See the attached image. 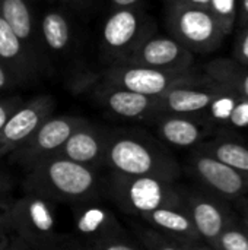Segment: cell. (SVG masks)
<instances>
[{
  "mask_svg": "<svg viewBox=\"0 0 248 250\" xmlns=\"http://www.w3.org/2000/svg\"><path fill=\"white\" fill-rule=\"evenodd\" d=\"M104 167L110 171L178 182L181 167L174 155L149 133L137 129L108 130Z\"/></svg>",
  "mask_w": 248,
  "mask_h": 250,
  "instance_id": "6da1fadb",
  "label": "cell"
},
{
  "mask_svg": "<svg viewBox=\"0 0 248 250\" xmlns=\"http://www.w3.org/2000/svg\"><path fill=\"white\" fill-rule=\"evenodd\" d=\"M25 192L48 201L79 205L98 201L105 190L98 168H92L63 157L53 155L26 170Z\"/></svg>",
  "mask_w": 248,
  "mask_h": 250,
  "instance_id": "7a4b0ae2",
  "label": "cell"
},
{
  "mask_svg": "<svg viewBox=\"0 0 248 250\" xmlns=\"http://www.w3.org/2000/svg\"><path fill=\"white\" fill-rule=\"evenodd\" d=\"M105 193L120 211L133 218L159 208H184L180 185L153 177H133L110 171Z\"/></svg>",
  "mask_w": 248,
  "mask_h": 250,
  "instance_id": "3957f363",
  "label": "cell"
},
{
  "mask_svg": "<svg viewBox=\"0 0 248 250\" xmlns=\"http://www.w3.org/2000/svg\"><path fill=\"white\" fill-rule=\"evenodd\" d=\"M102 81L139 92L149 97H161L178 86H213L215 82L203 72L190 70H165L136 64L113 63L102 72Z\"/></svg>",
  "mask_w": 248,
  "mask_h": 250,
  "instance_id": "277c9868",
  "label": "cell"
},
{
  "mask_svg": "<svg viewBox=\"0 0 248 250\" xmlns=\"http://www.w3.org/2000/svg\"><path fill=\"white\" fill-rule=\"evenodd\" d=\"M165 22L171 37L193 54L213 53L227 38L208 7L167 1Z\"/></svg>",
  "mask_w": 248,
  "mask_h": 250,
  "instance_id": "5b68a950",
  "label": "cell"
},
{
  "mask_svg": "<svg viewBox=\"0 0 248 250\" xmlns=\"http://www.w3.org/2000/svg\"><path fill=\"white\" fill-rule=\"evenodd\" d=\"M9 231L32 250H45L58 236L56 233L53 202L39 195L25 192L12 202Z\"/></svg>",
  "mask_w": 248,
  "mask_h": 250,
  "instance_id": "8992f818",
  "label": "cell"
},
{
  "mask_svg": "<svg viewBox=\"0 0 248 250\" xmlns=\"http://www.w3.org/2000/svg\"><path fill=\"white\" fill-rule=\"evenodd\" d=\"M155 29V22L137 6L113 9L102 25V47L117 63Z\"/></svg>",
  "mask_w": 248,
  "mask_h": 250,
  "instance_id": "52a82bcc",
  "label": "cell"
},
{
  "mask_svg": "<svg viewBox=\"0 0 248 250\" xmlns=\"http://www.w3.org/2000/svg\"><path fill=\"white\" fill-rule=\"evenodd\" d=\"M187 171L197 182L199 188L227 202H240L248 198V177L197 146L189 155Z\"/></svg>",
  "mask_w": 248,
  "mask_h": 250,
  "instance_id": "ba28073f",
  "label": "cell"
},
{
  "mask_svg": "<svg viewBox=\"0 0 248 250\" xmlns=\"http://www.w3.org/2000/svg\"><path fill=\"white\" fill-rule=\"evenodd\" d=\"M86 119L79 116H50L9 157L15 164L29 170L35 164L57 154L67 138Z\"/></svg>",
  "mask_w": 248,
  "mask_h": 250,
  "instance_id": "9c48e42d",
  "label": "cell"
},
{
  "mask_svg": "<svg viewBox=\"0 0 248 250\" xmlns=\"http://www.w3.org/2000/svg\"><path fill=\"white\" fill-rule=\"evenodd\" d=\"M180 190L183 207L202 242L216 249L222 230L235 214L227 205V201L202 188L180 186Z\"/></svg>",
  "mask_w": 248,
  "mask_h": 250,
  "instance_id": "30bf717a",
  "label": "cell"
},
{
  "mask_svg": "<svg viewBox=\"0 0 248 250\" xmlns=\"http://www.w3.org/2000/svg\"><path fill=\"white\" fill-rule=\"evenodd\" d=\"M117 63L165 70H190L193 69L194 54L174 37L152 32Z\"/></svg>",
  "mask_w": 248,
  "mask_h": 250,
  "instance_id": "8fae6325",
  "label": "cell"
},
{
  "mask_svg": "<svg viewBox=\"0 0 248 250\" xmlns=\"http://www.w3.org/2000/svg\"><path fill=\"white\" fill-rule=\"evenodd\" d=\"M56 101L51 95H38L22 103L0 130V160L16 151L38 127L53 116Z\"/></svg>",
  "mask_w": 248,
  "mask_h": 250,
  "instance_id": "7c38bea8",
  "label": "cell"
},
{
  "mask_svg": "<svg viewBox=\"0 0 248 250\" xmlns=\"http://www.w3.org/2000/svg\"><path fill=\"white\" fill-rule=\"evenodd\" d=\"M91 95L111 114L127 120H151L159 114L158 97H149L130 89L110 85L104 81L92 82Z\"/></svg>",
  "mask_w": 248,
  "mask_h": 250,
  "instance_id": "4fadbf2b",
  "label": "cell"
},
{
  "mask_svg": "<svg viewBox=\"0 0 248 250\" xmlns=\"http://www.w3.org/2000/svg\"><path fill=\"white\" fill-rule=\"evenodd\" d=\"M73 223L76 234L86 245L130 236L117 215L98 201L75 205Z\"/></svg>",
  "mask_w": 248,
  "mask_h": 250,
  "instance_id": "5bb4252c",
  "label": "cell"
},
{
  "mask_svg": "<svg viewBox=\"0 0 248 250\" xmlns=\"http://www.w3.org/2000/svg\"><path fill=\"white\" fill-rule=\"evenodd\" d=\"M151 120L155 123L161 141L177 148H196L213 130V125L199 116L159 113Z\"/></svg>",
  "mask_w": 248,
  "mask_h": 250,
  "instance_id": "9a60e30c",
  "label": "cell"
},
{
  "mask_svg": "<svg viewBox=\"0 0 248 250\" xmlns=\"http://www.w3.org/2000/svg\"><path fill=\"white\" fill-rule=\"evenodd\" d=\"M108 130L85 120L57 151V157L99 168L104 167Z\"/></svg>",
  "mask_w": 248,
  "mask_h": 250,
  "instance_id": "2e32d148",
  "label": "cell"
},
{
  "mask_svg": "<svg viewBox=\"0 0 248 250\" xmlns=\"http://www.w3.org/2000/svg\"><path fill=\"white\" fill-rule=\"evenodd\" d=\"M0 16L44 66L47 63V53L42 47L38 23L34 18L29 0H0Z\"/></svg>",
  "mask_w": 248,
  "mask_h": 250,
  "instance_id": "e0dca14e",
  "label": "cell"
},
{
  "mask_svg": "<svg viewBox=\"0 0 248 250\" xmlns=\"http://www.w3.org/2000/svg\"><path fill=\"white\" fill-rule=\"evenodd\" d=\"M0 62L15 75L19 83H26L37 78L42 64L28 50L25 42L0 16Z\"/></svg>",
  "mask_w": 248,
  "mask_h": 250,
  "instance_id": "ac0fdd59",
  "label": "cell"
},
{
  "mask_svg": "<svg viewBox=\"0 0 248 250\" xmlns=\"http://www.w3.org/2000/svg\"><path fill=\"white\" fill-rule=\"evenodd\" d=\"M221 91L216 83L213 86H178L158 97L159 113L200 116L205 113L213 98Z\"/></svg>",
  "mask_w": 248,
  "mask_h": 250,
  "instance_id": "d6986e66",
  "label": "cell"
},
{
  "mask_svg": "<svg viewBox=\"0 0 248 250\" xmlns=\"http://www.w3.org/2000/svg\"><path fill=\"white\" fill-rule=\"evenodd\" d=\"M139 220L175 242H202L184 208H159L142 215Z\"/></svg>",
  "mask_w": 248,
  "mask_h": 250,
  "instance_id": "ffe728a7",
  "label": "cell"
},
{
  "mask_svg": "<svg viewBox=\"0 0 248 250\" xmlns=\"http://www.w3.org/2000/svg\"><path fill=\"white\" fill-rule=\"evenodd\" d=\"M38 32L45 53L63 54L70 48L73 40V28L63 10H45L39 19Z\"/></svg>",
  "mask_w": 248,
  "mask_h": 250,
  "instance_id": "44dd1931",
  "label": "cell"
},
{
  "mask_svg": "<svg viewBox=\"0 0 248 250\" xmlns=\"http://www.w3.org/2000/svg\"><path fill=\"white\" fill-rule=\"evenodd\" d=\"M205 73L218 86L248 100V66L234 59L219 57L206 63Z\"/></svg>",
  "mask_w": 248,
  "mask_h": 250,
  "instance_id": "7402d4cb",
  "label": "cell"
},
{
  "mask_svg": "<svg viewBox=\"0 0 248 250\" xmlns=\"http://www.w3.org/2000/svg\"><path fill=\"white\" fill-rule=\"evenodd\" d=\"M197 148L248 177V145L240 139L219 135L210 141L202 142Z\"/></svg>",
  "mask_w": 248,
  "mask_h": 250,
  "instance_id": "603a6c76",
  "label": "cell"
},
{
  "mask_svg": "<svg viewBox=\"0 0 248 250\" xmlns=\"http://www.w3.org/2000/svg\"><path fill=\"white\" fill-rule=\"evenodd\" d=\"M215 250H248V231L240 215H234L222 230Z\"/></svg>",
  "mask_w": 248,
  "mask_h": 250,
  "instance_id": "cb8c5ba5",
  "label": "cell"
},
{
  "mask_svg": "<svg viewBox=\"0 0 248 250\" xmlns=\"http://www.w3.org/2000/svg\"><path fill=\"white\" fill-rule=\"evenodd\" d=\"M208 9L221 26L222 32L228 37L237 25L238 0H209Z\"/></svg>",
  "mask_w": 248,
  "mask_h": 250,
  "instance_id": "d4e9b609",
  "label": "cell"
},
{
  "mask_svg": "<svg viewBox=\"0 0 248 250\" xmlns=\"http://www.w3.org/2000/svg\"><path fill=\"white\" fill-rule=\"evenodd\" d=\"M133 233L136 234L139 243L143 246L145 250H184L178 243H175L172 239L164 236L162 233L156 231L152 227H143L133 221L132 224Z\"/></svg>",
  "mask_w": 248,
  "mask_h": 250,
  "instance_id": "484cf974",
  "label": "cell"
},
{
  "mask_svg": "<svg viewBox=\"0 0 248 250\" xmlns=\"http://www.w3.org/2000/svg\"><path fill=\"white\" fill-rule=\"evenodd\" d=\"M227 126L234 129H248V100L238 97Z\"/></svg>",
  "mask_w": 248,
  "mask_h": 250,
  "instance_id": "4316f807",
  "label": "cell"
},
{
  "mask_svg": "<svg viewBox=\"0 0 248 250\" xmlns=\"http://www.w3.org/2000/svg\"><path fill=\"white\" fill-rule=\"evenodd\" d=\"M234 60L248 66V26H241L234 42Z\"/></svg>",
  "mask_w": 248,
  "mask_h": 250,
  "instance_id": "83f0119b",
  "label": "cell"
},
{
  "mask_svg": "<svg viewBox=\"0 0 248 250\" xmlns=\"http://www.w3.org/2000/svg\"><path fill=\"white\" fill-rule=\"evenodd\" d=\"M94 250H142L133 240L129 237H120V239H111L105 242H98L94 245H89Z\"/></svg>",
  "mask_w": 248,
  "mask_h": 250,
  "instance_id": "f1b7e54d",
  "label": "cell"
},
{
  "mask_svg": "<svg viewBox=\"0 0 248 250\" xmlns=\"http://www.w3.org/2000/svg\"><path fill=\"white\" fill-rule=\"evenodd\" d=\"M45 250H94L89 245L80 239H73L69 236H57L56 240Z\"/></svg>",
  "mask_w": 248,
  "mask_h": 250,
  "instance_id": "f546056e",
  "label": "cell"
},
{
  "mask_svg": "<svg viewBox=\"0 0 248 250\" xmlns=\"http://www.w3.org/2000/svg\"><path fill=\"white\" fill-rule=\"evenodd\" d=\"M22 98L20 97H3L0 98V130L1 127L6 125V122L9 120V117L13 114V111L22 104Z\"/></svg>",
  "mask_w": 248,
  "mask_h": 250,
  "instance_id": "4dcf8cb0",
  "label": "cell"
},
{
  "mask_svg": "<svg viewBox=\"0 0 248 250\" xmlns=\"http://www.w3.org/2000/svg\"><path fill=\"white\" fill-rule=\"evenodd\" d=\"M18 79L15 78V75L10 72V69L0 62V94L10 91L12 88H15L18 85Z\"/></svg>",
  "mask_w": 248,
  "mask_h": 250,
  "instance_id": "1f68e13d",
  "label": "cell"
},
{
  "mask_svg": "<svg viewBox=\"0 0 248 250\" xmlns=\"http://www.w3.org/2000/svg\"><path fill=\"white\" fill-rule=\"evenodd\" d=\"M12 202L13 201L7 198H0V234L9 231V214Z\"/></svg>",
  "mask_w": 248,
  "mask_h": 250,
  "instance_id": "d6a6232c",
  "label": "cell"
},
{
  "mask_svg": "<svg viewBox=\"0 0 248 250\" xmlns=\"http://www.w3.org/2000/svg\"><path fill=\"white\" fill-rule=\"evenodd\" d=\"M237 23L241 26H248V0H238V16Z\"/></svg>",
  "mask_w": 248,
  "mask_h": 250,
  "instance_id": "836d02e7",
  "label": "cell"
},
{
  "mask_svg": "<svg viewBox=\"0 0 248 250\" xmlns=\"http://www.w3.org/2000/svg\"><path fill=\"white\" fill-rule=\"evenodd\" d=\"M142 0H108L110 6L113 9H121V7H133L137 6Z\"/></svg>",
  "mask_w": 248,
  "mask_h": 250,
  "instance_id": "e575fe53",
  "label": "cell"
},
{
  "mask_svg": "<svg viewBox=\"0 0 248 250\" xmlns=\"http://www.w3.org/2000/svg\"><path fill=\"white\" fill-rule=\"evenodd\" d=\"M175 243H178L184 250H215L212 249V248H209L208 245H205L203 242H197V243H181V242H175Z\"/></svg>",
  "mask_w": 248,
  "mask_h": 250,
  "instance_id": "d590c367",
  "label": "cell"
},
{
  "mask_svg": "<svg viewBox=\"0 0 248 250\" xmlns=\"http://www.w3.org/2000/svg\"><path fill=\"white\" fill-rule=\"evenodd\" d=\"M10 179L6 176V174H1L0 173V198H4V195L10 190Z\"/></svg>",
  "mask_w": 248,
  "mask_h": 250,
  "instance_id": "8d00e7d4",
  "label": "cell"
},
{
  "mask_svg": "<svg viewBox=\"0 0 248 250\" xmlns=\"http://www.w3.org/2000/svg\"><path fill=\"white\" fill-rule=\"evenodd\" d=\"M165 1L183 3V4H190V6H202V7H208L209 4V0H165Z\"/></svg>",
  "mask_w": 248,
  "mask_h": 250,
  "instance_id": "74e56055",
  "label": "cell"
},
{
  "mask_svg": "<svg viewBox=\"0 0 248 250\" xmlns=\"http://www.w3.org/2000/svg\"><path fill=\"white\" fill-rule=\"evenodd\" d=\"M63 3H66L69 7L73 9H83L91 3V0H63Z\"/></svg>",
  "mask_w": 248,
  "mask_h": 250,
  "instance_id": "f35d334b",
  "label": "cell"
},
{
  "mask_svg": "<svg viewBox=\"0 0 248 250\" xmlns=\"http://www.w3.org/2000/svg\"><path fill=\"white\" fill-rule=\"evenodd\" d=\"M9 250H32V249H31L28 245H25L22 240H19V239H16V237H12Z\"/></svg>",
  "mask_w": 248,
  "mask_h": 250,
  "instance_id": "ab89813d",
  "label": "cell"
},
{
  "mask_svg": "<svg viewBox=\"0 0 248 250\" xmlns=\"http://www.w3.org/2000/svg\"><path fill=\"white\" fill-rule=\"evenodd\" d=\"M10 240H12V237L7 233H1L0 234V250H7Z\"/></svg>",
  "mask_w": 248,
  "mask_h": 250,
  "instance_id": "60d3db41",
  "label": "cell"
},
{
  "mask_svg": "<svg viewBox=\"0 0 248 250\" xmlns=\"http://www.w3.org/2000/svg\"><path fill=\"white\" fill-rule=\"evenodd\" d=\"M240 207H241V215H246L248 217V198L240 201Z\"/></svg>",
  "mask_w": 248,
  "mask_h": 250,
  "instance_id": "b9f144b4",
  "label": "cell"
},
{
  "mask_svg": "<svg viewBox=\"0 0 248 250\" xmlns=\"http://www.w3.org/2000/svg\"><path fill=\"white\" fill-rule=\"evenodd\" d=\"M240 218H241V221H243V224H244L246 230L248 231V217H246V215H240Z\"/></svg>",
  "mask_w": 248,
  "mask_h": 250,
  "instance_id": "7bdbcfd3",
  "label": "cell"
},
{
  "mask_svg": "<svg viewBox=\"0 0 248 250\" xmlns=\"http://www.w3.org/2000/svg\"><path fill=\"white\" fill-rule=\"evenodd\" d=\"M9 246H10V245H9ZM7 250H9V248H7Z\"/></svg>",
  "mask_w": 248,
  "mask_h": 250,
  "instance_id": "ee69618b",
  "label": "cell"
}]
</instances>
